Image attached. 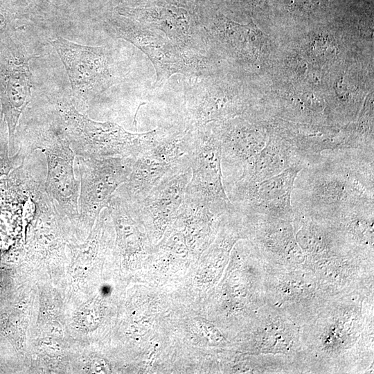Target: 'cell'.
<instances>
[{
  "label": "cell",
  "mask_w": 374,
  "mask_h": 374,
  "mask_svg": "<svg viewBox=\"0 0 374 374\" xmlns=\"http://www.w3.org/2000/svg\"><path fill=\"white\" fill-rule=\"evenodd\" d=\"M373 291L327 300L301 327L305 373H368L373 367Z\"/></svg>",
  "instance_id": "1"
},
{
  "label": "cell",
  "mask_w": 374,
  "mask_h": 374,
  "mask_svg": "<svg viewBox=\"0 0 374 374\" xmlns=\"http://www.w3.org/2000/svg\"><path fill=\"white\" fill-rule=\"evenodd\" d=\"M300 172L291 194L296 213L332 219L355 207L374 205L373 152L326 151Z\"/></svg>",
  "instance_id": "2"
},
{
  "label": "cell",
  "mask_w": 374,
  "mask_h": 374,
  "mask_svg": "<svg viewBox=\"0 0 374 374\" xmlns=\"http://www.w3.org/2000/svg\"><path fill=\"white\" fill-rule=\"evenodd\" d=\"M38 115L16 130L15 153L22 159L35 151L43 153L46 194L60 213L75 217L80 192V181L74 172L76 155L53 109L48 106Z\"/></svg>",
  "instance_id": "3"
},
{
  "label": "cell",
  "mask_w": 374,
  "mask_h": 374,
  "mask_svg": "<svg viewBox=\"0 0 374 374\" xmlns=\"http://www.w3.org/2000/svg\"><path fill=\"white\" fill-rule=\"evenodd\" d=\"M57 119L76 156L136 158L160 137L157 130L131 133L112 121L98 122L81 113L64 94L49 99Z\"/></svg>",
  "instance_id": "4"
},
{
  "label": "cell",
  "mask_w": 374,
  "mask_h": 374,
  "mask_svg": "<svg viewBox=\"0 0 374 374\" xmlns=\"http://www.w3.org/2000/svg\"><path fill=\"white\" fill-rule=\"evenodd\" d=\"M49 42L65 68L71 84V99L76 108L89 109L119 80V69L107 46L79 44L61 36Z\"/></svg>",
  "instance_id": "5"
},
{
  "label": "cell",
  "mask_w": 374,
  "mask_h": 374,
  "mask_svg": "<svg viewBox=\"0 0 374 374\" xmlns=\"http://www.w3.org/2000/svg\"><path fill=\"white\" fill-rule=\"evenodd\" d=\"M103 27L112 37L130 42L148 57L155 69L158 82L177 73L193 76L205 72L204 57L134 19L116 14L107 18Z\"/></svg>",
  "instance_id": "6"
},
{
  "label": "cell",
  "mask_w": 374,
  "mask_h": 374,
  "mask_svg": "<svg viewBox=\"0 0 374 374\" xmlns=\"http://www.w3.org/2000/svg\"><path fill=\"white\" fill-rule=\"evenodd\" d=\"M264 294L265 305L300 327L312 320L327 301L305 264L287 267L265 263Z\"/></svg>",
  "instance_id": "7"
},
{
  "label": "cell",
  "mask_w": 374,
  "mask_h": 374,
  "mask_svg": "<svg viewBox=\"0 0 374 374\" xmlns=\"http://www.w3.org/2000/svg\"><path fill=\"white\" fill-rule=\"evenodd\" d=\"M19 30V29H18ZM18 30L0 37V103L9 136V154H15V134L31 100V59Z\"/></svg>",
  "instance_id": "8"
},
{
  "label": "cell",
  "mask_w": 374,
  "mask_h": 374,
  "mask_svg": "<svg viewBox=\"0 0 374 374\" xmlns=\"http://www.w3.org/2000/svg\"><path fill=\"white\" fill-rule=\"evenodd\" d=\"M195 131L187 125L161 136L136 158L127 179L116 192L135 203L143 199L168 172L190 162Z\"/></svg>",
  "instance_id": "9"
},
{
  "label": "cell",
  "mask_w": 374,
  "mask_h": 374,
  "mask_svg": "<svg viewBox=\"0 0 374 374\" xmlns=\"http://www.w3.org/2000/svg\"><path fill=\"white\" fill-rule=\"evenodd\" d=\"M191 177L186 197L224 214L235 209L223 182L220 140L207 127L195 129L190 152Z\"/></svg>",
  "instance_id": "10"
},
{
  "label": "cell",
  "mask_w": 374,
  "mask_h": 374,
  "mask_svg": "<svg viewBox=\"0 0 374 374\" xmlns=\"http://www.w3.org/2000/svg\"><path fill=\"white\" fill-rule=\"evenodd\" d=\"M76 159L80 175L78 212L86 223H90L127 179L136 158L76 156Z\"/></svg>",
  "instance_id": "11"
},
{
  "label": "cell",
  "mask_w": 374,
  "mask_h": 374,
  "mask_svg": "<svg viewBox=\"0 0 374 374\" xmlns=\"http://www.w3.org/2000/svg\"><path fill=\"white\" fill-rule=\"evenodd\" d=\"M319 290L328 300L355 292L373 291L374 258L348 254L306 259Z\"/></svg>",
  "instance_id": "12"
},
{
  "label": "cell",
  "mask_w": 374,
  "mask_h": 374,
  "mask_svg": "<svg viewBox=\"0 0 374 374\" xmlns=\"http://www.w3.org/2000/svg\"><path fill=\"white\" fill-rule=\"evenodd\" d=\"M243 215L247 239L265 263L287 267L305 263L306 257L296 242L292 222L266 215Z\"/></svg>",
  "instance_id": "13"
},
{
  "label": "cell",
  "mask_w": 374,
  "mask_h": 374,
  "mask_svg": "<svg viewBox=\"0 0 374 374\" xmlns=\"http://www.w3.org/2000/svg\"><path fill=\"white\" fill-rule=\"evenodd\" d=\"M191 177L190 162L168 172L141 201L135 203L141 219L159 236L176 217L185 199Z\"/></svg>",
  "instance_id": "14"
},
{
  "label": "cell",
  "mask_w": 374,
  "mask_h": 374,
  "mask_svg": "<svg viewBox=\"0 0 374 374\" xmlns=\"http://www.w3.org/2000/svg\"><path fill=\"white\" fill-rule=\"evenodd\" d=\"M253 326L251 335L253 353L291 357L297 360L302 367L299 326L267 305L260 310Z\"/></svg>",
  "instance_id": "15"
},
{
  "label": "cell",
  "mask_w": 374,
  "mask_h": 374,
  "mask_svg": "<svg viewBox=\"0 0 374 374\" xmlns=\"http://www.w3.org/2000/svg\"><path fill=\"white\" fill-rule=\"evenodd\" d=\"M206 127L220 141L222 162L242 169L254 163L268 139L264 130L240 120Z\"/></svg>",
  "instance_id": "16"
},
{
  "label": "cell",
  "mask_w": 374,
  "mask_h": 374,
  "mask_svg": "<svg viewBox=\"0 0 374 374\" xmlns=\"http://www.w3.org/2000/svg\"><path fill=\"white\" fill-rule=\"evenodd\" d=\"M292 224L296 242L306 259L353 254L330 220L296 213Z\"/></svg>",
  "instance_id": "17"
},
{
  "label": "cell",
  "mask_w": 374,
  "mask_h": 374,
  "mask_svg": "<svg viewBox=\"0 0 374 374\" xmlns=\"http://www.w3.org/2000/svg\"><path fill=\"white\" fill-rule=\"evenodd\" d=\"M311 161L290 143L274 133L268 134L263 149L253 163L242 169V173L231 186H244L276 175L289 167Z\"/></svg>",
  "instance_id": "18"
},
{
  "label": "cell",
  "mask_w": 374,
  "mask_h": 374,
  "mask_svg": "<svg viewBox=\"0 0 374 374\" xmlns=\"http://www.w3.org/2000/svg\"><path fill=\"white\" fill-rule=\"evenodd\" d=\"M117 14L134 19L164 33L175 44L186 48H193V33L188 12L172 6H117Z\"/></svg>",
  "instance_id": "19"
},
{
  "label": "cell",
  "mask_w": 374,
  "mask_h": 374,
  "mask_svg": "<svg viewBox=\"0 0 374 374\" xmlns=\"http://www.w3.org/2000/svg\"><path fill=\"white\" fill-rule=\"evenodd\" d=\"M329 220L351 253L374 258V205L355 207Z\"/></svg>",
  "instance_id": "20"
},
{
  "label": "cell",
  "mask_w": 374,
  "mask_h": 374,
  "mask_svg": "<svg viewBox=\"0 0 374 374\" xmlns=\"http://www.w3.org/2000/svg\"><path fill=\"white\" fill-rule=\"evenodd\" d=\"M209 25L204 27L209 35L242 57L252 60L260 55L266 37L254 24H240L222 16Z\"/></svg>",
  "instance_id": "21"
},
{
  "label": "cell",
  "mask_w": 374,
  "mask_h": 374,
  "mask_svg": "<svg viewBox=\"0 0 374 374\" xmlns=\"http://www.w3.org/2000/svg\"><path fill=\"white\" fill-rule=\"evenodd\" d=\"M33 12L18 1L0 0V37L19 29L17 22Z\"/></svg>",
  "instance_id": "22"
},
{
  "label": "cell",
  "mask_w": 374,
  "mask_h": 374,
  "mask_svg": "<svg viewBox=\"0 0 374 374\" xmlns=\"http://www.w3.org/2000/svg\"><path fill=\"white\" fill-rule=\"evenodd\" d=\"M20 165L15 155L10 156L8 130L0 109V179Z\"/></svg>",
  "instance_id": "23"
},
{
  "label": "cell",
  "mask_w": 374,
  "mask_h": 374,
  "mask_svg": "<svg viewBox=\"0 0 374 374\" xmlns=\"http://www.w3.org/2000/svg\"><path fill=\"white\" fill-rule=\"evenodd\" d=\"M34 12L43 13L49 10L51 6L47 0H25Z\"/></svg>",
  "instance_id": "24"
},
{
  "label": "cell",
  "mask_w": 374,
  "mask_h": 374,
  "mask_svg": "<svg viewBox=\"0 0 374 374\" xmlns=\"http://www.w3.org/2000/svg\"><path fill=\"white\" fill-rule=\"evenodd\" d=\"M51 6L58 9H65L75 6L84 0H47Z\"/></svg>",
  "instance_id": "25"
},
{
  "label": "cell",
  "mask_w": 374,
  "mask_h": 374,
  "mask_svg": "<svg viewBox=\"0 0 374 374\" xmlns=\"http://www.w3.org/2000/svg\"><path fill=\"white\" fill-rule=\"evenodd\" d=\"M84 1H86L87 2L95 3V2H97L99 0H84Z\"/></svg>",
  "instance_id": "26"
},
{
  "label": "cell",
  "mask_w": 374,
  "mask_h": 374,
  "mask_svg": "<svg viewBox=\"0 0 374 374\" xmlns=\"http://www.w3.org/2000/svg\"><path fill=\"white\" fill-rule=\"evenodd\" d=\"M0 109H1V103H0Z\"/></svg>",
  "instance_id": "27"
}]
</instances>
